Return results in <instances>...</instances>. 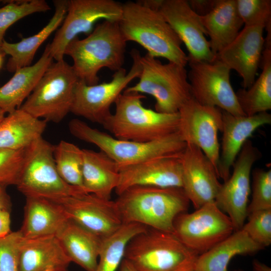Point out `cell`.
Returning <instances> with one entry per match:
<instances>
[{"mask_svg": "<svg viewBox=\"0 0 271 271\" xmlns=\"http://www.w3.org/2000/svg\"><path fill=\"white\" fill-rule=\"evenodd\" d=\"M236 5L245 27L271 26L270 0H236Z\"/></svg>", "mask_w": 271, "mask_h": 271, "instance_id": "cell-35", "label": "cell"}, {"mask_svg": "<svg viewBox=\"0 0 271 271\" xmlns=\"http://www.w3.org/2000/svg\"><path fill=\"white\" fill-rule=\"evenodd\" d=\"M174 234L199 255L225 239L234 231L232 223L215 202L192 213H180L173 223Z\"/></svg>", "mask_w": 271, "mask_h": 271, "instance_id": "cell-11", "label": "cell"}, {"mask_svg": "<svg viewBox=\"0 0 271 271\" xmlns=\"http://www.w3.org/2000/svg\"><path fill=\"white\" fill-rule=\"evenodd\" d=\"M6 113L0 108V122L2 120V119L4 118L5 116V114Z\"/></svg>", "mask_w": 271, "mask_h": 271, "instance_id": "cell-45", "label": "cell"}, {"mask_svg": "<svg viewBox=\"0 0 271 271\" xmlns=\"http://www.w3.org/2000/svg\"><path fill=\"white\" fill-rule=\"evenodd\" d=\"M55 6L54 15L48 23L38 33L23 38L19 42L11 43L4 40L2 52L9 55L7 69L11 72L31 65L35 54L41 44L62 23L67 11V0L53 1Z\"/></svg>", "mask_w": 271, "mask_h": 271, "instance_id": "cell-28", "label": "cell"}, {"mask_svg": "<svg viewBox=\"0 0 271 271\" xmlns=\"http://www.w3.org/2000/svg\"><path fill=\"white\" fill-rule=\"evenodd\" d=\"M83 188L85 193L110 200L119 179L117 164L100 151L83 149Z\"/></svg>", "mask_w": 271, "mask_h": 271, "instance_id": "cell-26", "label": "cell"}, {"mask_svg": "<svg viewBox=\"0 0 271 271\" xmlns=\"http://www.w3.org/2000/svg\"><path fill=\"white\" fill-rule=\"evenodd\" d=\"M118 22L103 21L83 39L78 37L67 45L64 55L70 56L78 79L87 85L98 83L99 71L104 68L117 71L123 68L126 45Z\"/></svg>", "mask_w": 271, "mask_h": 271, "instance_id": "cell-3", "label": "cell"}, {"mask_svg": "<svg viewBox=\"0 0 271 271\" xmlns=\"http://www.w3.org/2000/svg\"><path fill=\"white\" fill-rule=\"evenodd\" d=\"M122 224L136 223L174 233L176 217L185 212L190 201L182 187L137 186L115 201Z\"/></svg>", "mask_w": 271, "mask_h": 271, "instance_id": "cell-1", "label": "cell"}, {"mask_svg": "<svg viewBox=\"0 0 271 271\" xmlns=\"http://www.w3.org/2000/svg\"><path fill=\"white\" fill-rule=\"evenodd\" d=\"M178 113L180 136L186 144L201 149L217 172L220 148L218 135L223 127L222 111L201 104L192 97L181 106Z\"/></svg>", "mask_w": 271, "mask_h": 271, "instance_id": "cell-14", "label": "cell"}, {"mask_svg": "<svg viewBox=\"0 0 271 271\" xmlns=\"http://www.w3.org/2000/svg\"><path fill=\"white\" fill-rule=\"evenodd\" d=\"M4 55L5 54L0 52V69L1 68L3 65Z\"/></svg>", "mask_w": 271, "mask_h": 271, "instance_id": "cell-46", "label": "cell"}, {"mask_svg": "<svg viewBox=\"0 0 271 271\" xmlns=\"http://www.w3.org/2000/svg\"><path fill=\"white\" fill-rule=\"evenodd\" d=\"M59 204L67 218L102 239L122 224L115 201L92 194L52 200Z\"/></svg>", "mask_w": 271, "mask_h": 271, "instance_id": "cell-16", "label": "cell"}, {"mask_svg": "<svg viewBox=\"0 0 271 271\" xmlns=\"http://www.w3.org/2000/svg\"><path fill=\"white\" fill-rule=\"evenodd\" d=\"M54 146L39 139L28 148L26 159L16 186L26 197L54 200L86 193L65 182L57 170L53 156Z\"/></svg>", "mask_w": 271, "mask_h": 271, "instance_id": "cell-9", "label": "cell"}, {"mask_svg": "<svg viewBox=\"0 0 271 271\" xmlns=\"http://www.w3.org/2000/svg\"><path fill=\"white\" fill-rule=\"evenodd\" d=\"M262 71L251 86L236 92L240 108L245 115L251 116L271 109V48L262 53Z\"/></svg>", "mask_w": 271, "mask_h": 271, "instance_id": "cell-31", "label": "cell"}, {"mask_svg": "<svg viewBox=\"0 0 271 271\" xmlns=\"http://www.w3.org/2000/svg\"><path fill=\"white\" fill-rule=\"evenodd\" d=\"M51 9L44 0L10 1L0 8V52L7 30L23 18L36 13L45 12ZM4 54V53H3Z\"/></svg>", "mask_w": 271, "mask_h": 271, "instance_id": "cell-34", "label": "cell"}, {"mask_svg": "<svg viewBox=\"0 0 271 271\" xmlns=\"http://www.w3.org/2000/svg\"><path fill=\"white\" fill-rule=\"evenodd\" d=\"M140 64L139 81L124 90L153 96L156 111L177 113L192 97L185 66L170 62L163 64L148 53L141 56Z\"/></svg>", "mask_w": 271, "mask_h": 271, "instance_id": "cell-7", "label": "cell"}, {"mask_svg": "<svg viewBox=\"0 0 271 271\" xmlns=\"http://www.w3.org/2000/svg\"><path fill=\"white\" fill-rule=\"evenodd\" d=\"M261 156L260 151L247 140L232 166V175L221 184L215 198V203L229 217L234 231L241 229L247 217L251 171Z\"/></svg>", "mask_w": 271, "mask_h": 271, "instance_id": "cell-15", "label": "cell"}, {"mask_svg": "<svg viewBox=\"0 0 271 271\" xmlns=\"http://www.w3.org/2000/svg\"><path fill=\"white\" fill-rule=\"evenodd\" d=\"M68 128L75 138L97 146L118 169L156 158L180 155L187 145L178 132L156 141L140 143L116 139L79 119L70 120Z\"/></svg>", "mask_w": 271, "mask_h": 271, "instance_id": "cell-5", "label": "cell"}, {"mask_svg": "<svg viewBox=\"0 0 271 271\" xmlns=\"http://www.w3.org/2000/svg\"><path fill=\"white\" fill-rule=\"evenodd\" d=\"M11 232L10 211L0 210V238Z\"/></svg>", "mask_w": 271, "mask_h": 271, "instance_id": "cell-41", "label": "cell"}, {"mask_svg": "<svg viewBox=\"0 0 271 271\" xmlns=\"http://www.w3.org/2000/svg\"><path fill=\"white\" fill-rule=\"evenodd\" d=\"M198 256L174 233L148 227L130 240L124 258L138 271H194Z\"/></svg>", "mask_w": 271, "mask_h": 271, "instance_id": "cell-6", "label": "cell"}, {"mask_svg": "<svg viewBox=\"0 0 271 271\" xmlns=\"http://www.w3.org/2000/svg\"><path fill=\"white\" fill-rule=\"evenodd\" d=\"M28 148L13 150L0 148V184L17 185L26 159Z\"/></svg>", "mask_w": 271, "mask_h": 271, "instance_id": "cell-37", "label": "cell"}, {"mask_svg": "<svg viewBox=\"0 0 271 271\" xmlns=\"http://www.w3.org/2000/svg\"><path fill=\"white\" fill-rule=\"evenodd\" d=\"M188 63L192 96L197 101L234 115H245L231 84V70L224 63L216 58L210 62L188 60Z\"/></svg>", "mask_w": 271, "mask_h": 271, "instance_id": "cell-12", "label": "cell"}, {"mask_svg": "<svg viewBox=\"0 0 271 271\" xmlns=\"http://www.w3.org/2000/svg\"><path fill=\"white\" fill-rule=\"evenodd\" d=\"M218 0H189L191 9L198 16H204L210 13L215 7Z\"/></svg>", "mask_w": 271, "mask_h": 271, "instance_id": "cell-40", "label": "cell"}, {"mask_svg": "<svg viewBox=\"0 0 271 271\" xmlns=\"http://www.w3.org/2000/svg\"><path fill=\"white\" fill-rule=\"evenodd\" d=\"M222 138L217 175L224 182L229 177L232 167L244 143L260 126L271 123V115L262 112L251 116L234 115L222 111Z\"/></svg>", "mask_w": 271, "mask_h": 271, "instance_id": "cell-21", "label": "cell"}, {"mask_svg": "<svg viewBox=\"0 0 271 271\" xmlns=\"http://www.w3.org/2000/svg\"><path fill=\"white\" fill-rule=\"evenodd\" d=\"M120 271H138L127 259L124 258L121 263Z\"/></svg>", "mask_w": 271, "mask_h": 271, "instance_id": "cell-44", "label": "cell"}, {"mask_svg": "<svg viewBox=\"0 0 271 271\" xmlns=\"http://www.w3.org/2000/svg\"><path fill=\"white\" fill-rule=\"evenodd\" d=\"M263 248L241 229L198 257L194 271H227L231 259L236 255L253 254Z\"/></svg>", "mask_w": 271, "mask_h": 271, "instance_id": "cell-30", "label": "cell"}, {"mask_svg": "<svg viewBox=\"0 0 271 271\" xmlns=\"http://www.w3.org/2000/svg\"><path fill=\"white\" fill-rule=\"evenodd\" d=\"M6 187V186L0 184V210L10 211L12 202Z\"/></svg>", "mask_w": 271, "mask_h": 271, "instance_id": "cell-42", "label": "cell"}, {"mask_svg": "<svg viewBox=\"0 0 271 271\" xmlns=\"http://www.w3.org/2000/svg\"><path fill=\"white\" fill-rule=\"evenodd\" d=\"M146 96L125 90L115 102V109L102 124L122 140L140 143L156 141L178 132V112L161 113L143 105Z\"/></svg>", "mask_w": 271, "mask_h": 271, "instance_id": "cell-4", "label": "cell"}, {"mask_svg": "<svg viewBox=\"0 0 271 271\" xmlns=\"http://www.w3.org/2000/svg\"><path fill=\"white\" fill-rule=\"evenodd\" d=\"M182 188L196 209L214 202L221 184L211 162L198 147L187 144L181 155Z\"/></svg>", "mask_w": 271, "mask_h": 271, "instance_id": "cell-18", "label": "cell"}, {"mask_svg": "<svg viewBox=\"0 0 271 271\" xmlns=\"http://www.w3.org/2000/svg\"><path fill=\"white\" fill-rule=\"evenodd\" d=\"M147 228L136 223H124L113 233L102 239L95 271H116L123 259L128 242Z\"/></svg>", "mask_w": 271, "mask_h": 271, "instance_id": "cell-32", "label": "cell"}, {"mask_svg": "<svg viewBox=\"0 0 271 271\" xmlns=\"http://www.w3.org/2000/svg\"><path fill=\"white\" fill-rule=\"evenodd\" d=\"M122 4L113 0H69L61 26L48 44L50 55L56 61L63 59L68 43L81 33L87 35L94 24L102 20L119 22Z\"/></svg>", "mask_w": 271, "mask_h": 271, "instance_id": "cell-13", "label": "cell"}, {"mask_svg": "<svg viewBox=\"0 0 271 271\" xmlns=\"http://www.w3.org/2000/svg\"><path fill=\"white\" fill-rule=\"evenodd\" d=\"M252 198L247 216L253 212L271 209V170L255 168L252 171Z\"/></svg>", "mask_w": 271, "mask_h": 271, "instance_id": "cell-36", "label": "cell"}, {"mask_svg": "<svg viewBox=\"0 0 271 271\" xmlns=\"http://www.w3.org/2000/svg\"><path fill=\"white\" fill-rule=\"evenodd\" d=\"M247 217L248 220L241 229L263 248L269 246L271 243V209L253 212Z\"/></svg>", "mask_w": 271, "mask_h": 271, "instance_id": "cell-38", "label": "cell"}, {"mask_svg": "<svg viewBox=\"0 0 271 271\" xmlns=\"http://www.w3.org/2000/svg\"><path fill=\"white\" fill-rule=\"evenodd\" d=\"M79 80L64 59L52 62L20 108L47 122L59 123L70 112Z\"/></svg>", "mask_w": 271, "mask_h": 271, "instance_id": "cell-8", "label": "cell"}, {"mask_svg": "<svg viewBox=\"0 0 271 271\" xmlns=\"http://www.w3.org/2000/svg\"><path fill=\"white\" fill-rule=\"evenodd\" d=\"M181 155L156 158L120 168L114 191L118 196L137 186L182 187Z\"/></svg>", "mask_w": 271, "mask_h": 271, "instance_id": "cell-19", "label": "cell"}, {"mask_svg": "<svg viewBox=\"0 0 271 271\" xmlns=\"http://www.w3.org/2000/svg\"><path fill=\"white\" fill-rule=\"evenodd\" d=\"M23 238L20 230L0 238V271H20V250Z\"/></svg>", "mask_w": 271, "mask_h": 271, "instance_id": "cell-39", "label": "cell"}, {"mask_svg": "<svg viewBox=\"0 0 271 271\" xmlns=\"http://www.w3.org/2000/svg\"><path fill=\"white\" fill-rule=\"evenodd\" d=\"M53 156L57 170L62 179L67 184L83 190V149L71 143L61 141L54 146Z\"/></svg>", "mask_w": 271, "mask_h": 271, "instance_id": "cell-33", "label": "cell"}, {"mask_svg": "<svg viewBox=\"0 0 271 271\" xmlns=\"http://www.w3.org/2000/svg\"><path fill=\"white\" fill-rule=\"evenodd\" d=\"M47 122L17 109L0 122V148L20 150L30 147L42 134Z\"/></svg>", "mask_w": 271, "mask_h": 271, "instance_id": "cell-29", "label": "cell"}, {"mask_svg": "<svg viewBox=\"0 0 271 271\" xmlns=\"http://www.w3.org/2000/svg\"><path fill=\"white\" fill-rule=\"evenodd\" d=\"M68 220L57 203L40 197H26L20 230L25 238L55 235Z\"/></svg>", "mask_w": 271, "mask_h": 271, "instance_id": "cell-24", "label": "cell"}, {"mask_svg": "<svg viewBox=\"0 0 271 271\" xmlns=\"http://www.w3.org/2000/svg\"><path fill=\"white\" fill-rule=\"evenodd\" d=\"M52 61L47 45L36 63L17 69L0 87V108L6 113L19 109Z\"/></svg>", "mask_w": 271, "mask_h": 271, "instance_id": "cell-25", "label": "cell"}, {"mask_svg": "<svg viewBox=\"0 0 271 271\" xmlns=\"http://www.w3.org/2000/svg\"><path fill=\"white\" fill-rule=\"evenodd\" d=\"M46 271H54L53 269H49L48 270H47Z\"/></svg>", "mask_w": 271, "mask_h": 271, "instance_id": "cell-47", "label": "cell"}, {"mask_svg": "<svg viewBox=\"0 0 271 271\" xmlns=\"http://www.w3.org/2000/svg\"><path fill=\"white\" fill-rule=\"evenodd\" d=\"M67 255L86 271H95L102 239L68 220L55 235Z\"/></svg>", "mask_w": 271, "mask_h": 271, "instance_id": "cell-23", "label": "cell"}, {"mask_svg": "<svg viewBox=\"0 0 271 271\" xmlns=\"http://www.w3.org/2000/svg\"><path fill=\"white\" fill-rule=\"evenodd\" d=\"M118 25L126 42L139 44L150 55L185 67L188 64V56L177 34L160 12L145 0L122 4Z\"/></svg>", "mask_w": 271, "mask_h": 271, "instance_id": "cell-2", "label": "cell"}, {"mask_svg": "<svg viewBox=\"0 0 271 271\" xmlns=\"http://www.w3.org/2000/svg\"><path fill=\"white\" fill-rule=\"evenodd\" d=\"M200 19L215 56L236 38L243 25L236 0H218L213 10Z\"/></svg>", "mask_w": 271, "mask_h": 271, "instance_id": "cell-27", "label": "cell"}, {"mask_svg": "<svg viewBox=\"0 0 271 271\" xmlns=\"http://www.w3.org/2000/svg\"><path fill=\"white\" fill-rule=\"evenodd\" d=\"M183 43L188 60L212 61L216 56L205 37L206 31L200 16L186 0H160L157 9Z\"/></svg>", "mask_w": 271, "mask_h": 271, "instance_id": "cell-17", "label": "cell"}, {"mask_svg": "<svg viewBox=\"0 0 271 271\" xmlns=\"http://www.w3.org/2000/svg\"><path fill=\"white\" fill-rule=\"evenodd\" d=\"M253 271H271V268L265 264L258 260L254 259L252 262Z\"/></svg>", "mask_w": 271, "mask_h": 271, "instance_id": "cell-43", "label": "cell"}, {"mask_svg": "<svg viewBox=\"0 0 271 271\" xmlns=\"http://www.w3.org/2000/svg\"><path fill=\"white\" fill-rule=\"evenodd\" d=\"M262 26L245 27L236 38L216 55V58L242 79L243 88L250 87L255 75L264 47Z\"/></svg>", "mask_w": 271, "mask_h": 271, "instance_id": "cell-20", "label": "cell"}, {"mask_svg": "<svg viewBox=\"0 0 271 271\" xmlns=\"http://www.w3.org/2000/svg\"><path fill=\"white\" fill-rule=\"evenodd\" d=\"M71 262L55 235L24 238L22 240L20 271H68Z\"/></svg>", "mask_w": 271, "mask_h": 271, "instance_id": "cell-22", "label": "cell"}, {"mask_svg": "<svg viewBox=\"0 0 271 271\" xmlns=\"http://www.w3.org/2000/svg\"><path fill=\"white\" fill-rule=\"evenodd\" d=\"M132 64L127 72L122 68L114 72L112 79L93 85H87L79 80L74 92L70 112L93 122L102 124L111 114L110 108L133 80L141 72L140 52L130 51Z\"/></svg>", "mask_w": 271, "mask_h": 271, "instance_id": "cell-10", "label": "cell"}]
</instances>
